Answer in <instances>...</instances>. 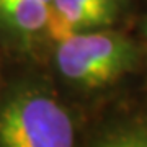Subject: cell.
Here are the masks:
<instances>
[{"instance_id": "cell-1", "label": "cell", "mask_w": 147, "mask_h": 147, "mask_svg": "<svg viewBox=\"0 0 147 147\" xmlns=\"http://www.w3.org/2000/svg\"><path fill=\"white\" fill-rule=\"evenodd\" d=\"M69 113L51 95L25 90L0 106V147H74Z\"/></svg>"}, {"instance_id": "cell-2", "label": "cell", "mask_w": 147, "mask_h": 147, "mask_svg": "<svg viewBox=\"0 0 147 147\" xmlns=\"http://www.w3.org/2000/svg\"><path fill=\"white\" fill-rule=\"evenodd\" d=\"M134 46L113 31H87L57 44L56 64L64 79L85 88L111 84L134 64Z\"/></svg>"}, {"instance_id": "cell-3", "label": "cell", "mask_w": 147, "mask_h": 147, "mask_svg": "<svg viewBox=\"0 0 147 147\" xmlns=\"http://www.w3.org/2000/svg\"><path fill=\"white\" fill-rule=\"evenodd\" d=\"M49 5L41 0H0V20L18 33L46 30Z\"/></svg>"}, {"instance_id": "cell-4", "label": "cell", "mask_w": 147, "mask_h": 147, "mask_svg": "<svg viewBox=\"0 0 147 147\" xmlns=\"http://www.w3.org/2000/svg\"><path fill=\"white\" fill-rule=\"evenodd\" d=\"M105 147H147V134L142 131H127L115 136Z\"/></svg>"}, {"instance_id": "cell-5", "label": "cell", "mask_w": 147, "mask_h": 147, "mask_svg": "<svg viewBox=\"0 0 147 147\" xmlns=\"http://www.w3.org/2000/svg\"><path fill=\"white\" fill-rule=\"evenodd\" d=\"M77 2H82L90 7H96V8L106 10L110 13H116V0H77Z\"/></svg>"}, {"instance_id": "cell-6", "label": "cell", "mask_w": 147, "mask_h": 147, "mask_svg": "<svg viewBox=\"0 0 147 147\" xmlns=\"http://www.w3.org/2000/svg\"><path fill=\"white\" fill-rule=\"evenodd\" d=\"M41 2H46V3H51V2H53V0H41Z\"/></svg>"}]
</instances>
